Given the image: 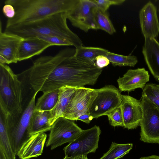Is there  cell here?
Listing matches in <instances>:
<instances>
[{
    "mask_svg": "<svg viewBox=\"0 0 159 159\" xmlns=\"http://www.w3.org/2000/svg\"><path fill=\"white\" fill-rule=\"evenodd\" d=\"M102 69L75 56L68 57L52 71L40 90L43 93L65 86L75 87L93 85L102 72Z\"/></svg>",
    "mask_w": 159,
    "mask_h": 159,
    "instance_id": "1",
    "label": "cell"
},
{
    "mask_svg": "<svg viewBox=\"0 0 159 159\" xmlns=\"http://www.w3.org/2000/svg\"><path fill=\"white\" fill-rule=\"evenodd\" d=\"M66 13H58L34 22L6 27L4 32L24 39L42 36H58L69 41L77 48L83 46V43L68 27Z\"/></svg>",
    "mask_w": 159,
    "mask_h": 159,
    "instance_id": "2",
    "label": "cell"
},
{
    "mask_svg": "<svg viewBox=\"0 0 159 159\" xmlns=\"http://www.w3.org/2000/svg\"><path fill=\"white\" fill-rule=\"evenodd\" d=\"M75 0H7L5 5L12 6L16 14L8 19L6 27L36 21L54 14L67 12Z\"/></svg>",
    "mask_w": 159,
    "mask_h": 159,
    "instance_id": "3",
    "label": "cell"
},
{
    "mask_svg": "<svg viewBox=\"0 0 159 159\" xmlns=\"http://www.w3.org/2000/svg\"><path fill=\"white\" fill-rule=\"evenodd\" d=\"M0 109L6 116L7 125L16 123L21 115V82L7 65L0 64Z\"/></svg>",
    "mask_w": 159,
    "mask_h": 159,
    "instance_id": "4",
    "label": "cell"
},
{
    "mask_svg": "<svg viewBox=\"0 0 159 159\" xmlns=\"http://www.w3.org/2000/svg\"><path fill=\"white\" fill-rule=\"evenodd\" d=\"M75 48H67L60 51L54 56L41 57L34 62L28 69L20 73L33 95L38 93L52 71L66 58L74 55Z\"/></svg>",
    "mask_w": 159,
    "mask_h": 159,
    "instance_id": "5",
    "label": "cell"
},
{
    "mask_svg": "<svg viewBox=\"0 0 159 159\" xmlns=\"http://www.w3.org/2000/svg\"><path fill=\"white\" fill-rule=\"evenodd\" d=\"M141 102L140 139L145 143H159V109L144 96H142Z\"/></svg>",
    "mask_w": 159,
    "mask_h": 159,
    "instance_id": "6",
    "label": "cell"
},
{
    "mask_svg": "<svg viewBox=\"0 0 159 159\" xmlns=\"http://www.w3.org/2000/svg\"><path fill=\"white\" fill-rule=\"evenodd\" d=\"M101 133L99 127L96 125L83 130L75 139L64 148L65 156L74 157L95 152L98 148Z\"/></svg>",
    "mask_w": 159,
    "mask_h": 159,
    "instance_id": "7",
    "label": "cell"
},
{
    "mask_svg": "<svg viewBox=\"0 0 159 159\" xmlns=\"http://www.w3.org/2000/svg\"><path fill=\"white\" fill-rule=\"evenodd\" d=\"M97 90L98 95L89 111L93 119L107 116L120 106L121 101L120 91L113 85H105Z\"/></svg>",
    "mask_w": 159,
    "mask_h": 159,
    "instance_id": "8",
    "label": "cell"
},
{
    "mask_svg": "<svg viewBox=\"0 0 159 159\" xmlns=\"http://www.w3.org/2000/svg\"><path fill=\"white\" fill-rule=\"evenodd\" d=\"M83 130L75 123L74 120L63 117L57 119L52 125L48 140L47 147L50 146L53 150L66 143L73 141Z\"/></svg>",
    "mask_w": 159,
    "mask_h": 159,
    "instance_id": "9",
    "label": "cell"
},
{
    "mask_svg": "<svg viewBox=\"0 0 159 159\" xmlns=\"http://www.w3.org/2000/svg\"><path fill=\"white\" fill-rule=\"evenodd\" d=\"M97 7L91 0H75L66 13L67 19L73 26L85 32L90 29L97 30L94 16Z\"/></svg>",
    "mask_w": 159,
    "mask_h": 159,
    "instance_id": "10",
    "label": "cell"
},
{
    "mask_svg": "<svg viewBox=\"0 0 159 159\" xmlns=\"http://www.w3.org/2000/svg\"><path fill=\"white\" fill-rule=\"evenodd\" d=\"M36 93L23 111L17 122L7 127L8 134L12 150L16 155L22 144L31 136L29 130L30 120L35 105Z\"/></svg>",
    "mask_w": 159,
    "mask_h": 159,
    "instance_id": "11",
    "label": "cell"
},
{
    "mask_svg": "<svg viewBox=\"0 0 159 159\" xmlns=\"http://www.w3.org/2000/svg\"><path fill=\"white\" fill-rule=\"evenodd\" d=\"M97 95V89L84 87L77 88L63 117L74 121L83 114L89 113Z\"/></svg>",
    "mask_w": 159,
    "mask_h": 159,
    "instance_id": "12",
    "label": "cell"
},
{
    "mask_svg": "<svg viewBox=\"0 0 159 159\" xmlns=\"http://www.w3.org/2000/svg\"><path fill=\"white\" fill-rule=\"evenodd\" d=\"M124 127L133 129L140 125L142 116L141 102L128 95H122L120 105Z\"/></svg>",
    "mask_w": 159,
    "mask_h": 159,
    "instance_id": "13",
    "label": "cell"
},
{
    "mask_svg": "<svg viewBox=\"0 0 159 159\" xmlns=\"http://www.w3.org/2000/svg\"><path fill=\"white\" fill-rule=\"evenodd\" d=\"M140 24L144 38H155L159 33V20L157 9L153 3H146L139 12Z\"/></svg>",
    "mask_w": 159,
    "mask_h": 159,
    "instance_id": "14",
    "label": "cell"
},
{
    "mask_svg": "<svg viewBox=\"0 0 159 159\" xmlns=\"http://www.w3.org/2000/svg\"><path fill=\"white\" fill-rule=\"evenodd\" d=\"M149 77L148 71L144 68L128 70L117 80L119 90L120 92H129L138 88L143 89Z\"/></svg>",
    "mask_w": 159,
    "mask_h": 159,
    "instance_id": "15",
    "label": "cell"
},
{
    "mask_svg": "<svg viewBox=\"0 0 159 159\" xmlns=\"http://www.w3.org/2000/svg\"><path fill=\"white\" fill-rule=\"evenodd\" d=\"M0 29V56L7 61L8 64L16 63L18 61V52L23 39L12 34L2 31Z\"/></svg>",
    "mask_w": 159,
    "mask_h": 159,
    "instance_id": "16",
    "label": "cell"
},
{
    "mask_svg": "<svg viewBox=\"0 0 159 159\" xmlns=\"http://www.w3.org/2000/svg\"><path fill=\"white\" fill-rule=\"evenodd\" d=\"M142 52L151 73L159 82V42L155 38H144Z\"/></svg>",
    "mask_w": 159,
    "mask_h": 159,
    "instance_id": "17",
    "label": "cell"
},
{
    "mask_svg": "<svg viewBox=\"0 0 159 159\" xmlns=\"http://www.w3.org/2000/svg\"><path fill=\"white\" fill-rule=\"evenodd\" d=\"M47 137L45 132L31 135L22 144L16 155L21 159H29L41 155Z\"/></svg>",
    "mask_w": 159,
    "mask_h": 159,
    "instance_id": "18",
    "label": "cell"
},
{
    "mask_svg": "<svg viewBox=\"0 0 159 159\" xmlns=\"http://www.w3.org/2000/svg\"><path fill=\"white\" fill-rule=\"evenodd\" d=\"M51 46V43L38 37L23 39L19 48L18 61L38 55Z\"/></svg>",
    "mask_w": 159,
    "mask_h": 159,
    "instance_id": "19",
    "label": "cell"
},
{
    "mask_svg": "<svg viewBox=\"0 0 159 159\" xmlns=\"http://www.w3.org/2000/svg\"><path fill=\"white\" fill-rule=\"evenodd\" d=\"M76 89V87L65 86L58 89V98L57 102L54 108L50 111L51 118L50 123L52 125L57 119L63 117Z\"/></svg>",
    "mask_w": 159,
    "mask_h": 159,
    "instance_id": "20",
    "label": "cell"
},
{
    "mask_svg": "<svg viewBox=\"0 0 159 159\" xmlns=\"http://www.w3.org/2000/svg\"><path fill=\"white\" fill-rule=\"evenodd\" d=\"M51 111H41L34 109L31 117L29 133L30 136L50 130Z\"/></svg>",
    "mask_w": 159,
    "mask_h": 159,
    "instance_id": "21",
    "label": "cell"
},
{
    "mask_svg": "<svg viewBox=\"0 0 159 159\" xmlns=\"http://www.w3.org/2000/svg\"><path fill=\"white\" fill-rule=\"evenodd\" d=\"M0 149L7 159H16V155L13 151L8 134L6 116L0 109Z\"/></svg>",
    "mask_w": 159,
    "mask_h": 159,
    "instance_id": "22",
    "label": "cell"
},
{
    "mask_svg": "<svg viewBox=\"0 0 159 159\" xmlns=\"http://www.w3.org/2000/svg\"><path fill=\"white\" fill-rule=\"evenodd\" d=\"M109 51L101 48L82 46L75 48V55L96 64L95 61L96 57L101 55L105 56Z\"/></svg>",
    "mask_w": 159,
    "mask_h": 159,
    "instance_id": "23",
    "label": "cell"
},
{
    "mask_svg": "<svg viewBox=\"0 0 159 159\" xmlns=\"http://www.w3.org/2000/svg\"><path fill=\"white\" fill-rule=\"evenodd\" d=\"M58 93V89L43 93L38 99L34 109L41 111L52 110L57 104Z\"/></svg>",
    "mask_w": 159,
    "mask_h": 159,
    "instance_id": "24",
    "label": "cell"
},
{
    "mask_svg": "<svg viewBox=\"0 0 159 159\" xmlns=\"http://www.w3.org/2000/svg\"><path fill=\"white\" fill-rule=\"evenodd\" d=\"M94 16L97 30H104L110 35L116 32L107 11H103L97 7L94 11Z\"/></svg>",
    "mask_w": 159,
    "mask_h": 159,
    "instance_id": "25",
    "label": "cell"
},
{
    "mask_svg": "<svg viewBox=\"0 0 159 159\" xmlns=\"http://www.w3.org/2000/svg\"><path fill=\"white\" fill-rule=\"evenodd\" d=\"M131 143L119 144L112 142L109 150L99 159H118L124 157L132 149Z\"/></svg>",
    "mask_w": 159,
    "mask_h": 159,
    "instance_id": "26",
    "label": "cell"
},
{
    "mask_svg": "<svg viewBox=\"0 0 159 159\" xmlns=\"http://www.w3.org/2000/svg\"><path fill=\"white\" fill-rule=\"evenodd\" d=\"M105 56L114 66L134 67L138 62L137 57L134 55L124 56L109 51Z\"/></svg>",
    "mask_w": 159,
    "mask_h": 159,
    "instance_id": "27",
    "label": "cell"
},
{
    "mask_svg": "<svg viewBox=\"0 0 159 159\" xmlns=\"http://www.w3.org/2000/svg\"><path fill=\"white\" fill-rule=\"evenodd\" d=\"M142 96L146 97L159 109V84H147L143 89Z\"/></svg>",
    "mask_w": 159,
    "mask_h": 159,
    "instance_id": "28",
    "label": "cell"
},
{
    "mask_svg": "<svg viewBox=\"0 0 159 159\" xmlns=\"http://www.w3.org/2000/svg\"><path fill=\"white\" fill-rule=\"evenodd\" d=\"M107 116L110 125L114 127H124V121L120 106L116 108Z\"/></svg>",
    "mask_w": 159,
    "mask_h": 159,
    "instance_id": "29",
    "label": "cell"
},
{
    "mask_svg": "<svg viewBox=\"0 0 159 159\" xmlns=\"http://www.w3.org/2000/svg\"><path fill=\"white\" fill-rule=\"evenodd\" d=\"M51 43L52 46H72L69 41L60 37L54 36H42L38 37Z\"/></svg>",
    "mask_w": 159,
    "mask_h": 159,
    "instance_id": "30",
    "label": "cell"
},
{
    "mask_svg": "<svg viewBox=\"0 0 159 159\" xmlns=\"http://www.w3.org/2000/svg\"><path fill=\"white\" fill-rule=\"evenodd\" d=\"M97 7L103 11H107L112 5H118L123 3L125 0H91Z\"/></svg>",
    "mask_w": 159,
    "mask_h": 159,
    "instance_id": "31",
    "label": "cell"
},
{
    "mask_svg": "<svg viewBox=\"0 0 159 159\" xmlns=\"http://www.w3.org/2000/svg\"><path fill=\"white\" fill-rule=\"evenodd\" d=\"M95 63L98 67L102 69L107 66L110 64V61L105 56L101 55L96 57Z\"/></svg>",
    "mask_w": 159,
    "mask_h": 159,
    "instance_id": "32",
    "label": "cell"
},
{
    "mask_svg": "<svg viewBox=\"0 0 159 159\" xmlns=\"http://www.w3.org/2000/svg\"><path fill=\"white\" fill-rule=\"evenodd\" d=\"M2 12L4 15L8 19H11L14 17L16 12L14 7L9 4H6L3 7Z\"/></svg>",
    "mask_w": 159,
    "mask_h": 159,
    "instance_id": "33",
    "label": "cell"
},
{
    "mask_svg": "<svg viewBox=\"0 0 159 159\" xmlns=\"http://www.w3.org/2000/svg\"><path fill=\"white\" fill-rule=\"evenodd\" d=\"M93 119V116L89 113H87L80 116L77 118V120H80L86 124H89Z\"/></svg>",
    "mask_w": 159,
    "mask_h": 159,
    "instance_id": "34",
    "label": "cell"
},
{
    "mask_svg": "<svg viewBox=\"0 0 159 159\" xmlns=\"http://www.w3.org/2000/svg\"><path fill=\"white\" fill-rule=\"evenodd\" d=\"M139 159H159V156L156 155H152L147 157H142Z\"/></svg>",
    "mask_w": 159,
    "mask_h": 159,
    "instance_id": "35",
    "label": "cell"
},
{
    "mask_svg": "<svg viewBox=\"0 0 159 159\" xmlns=\"http://www.w3.org/2000/svg\"><path fill=\"white\" fill-rule=\"evenodd\" d=\"M74 159H88L87 156H79L74 157Z\"/></svg>",
    "mask_w": 159,
    "mask_h": 159,
    "instance_id": "36",
    "label": "cell"
},
{
    "mask_svg": "<svg viewBox=\"0 0 159 159\" xmlns=\"http://www.w3.org/2000/svg\"><path fill=\"white\" fill-rule=\"evenodd\" d=\"M0 159H7L2 150L0 149Z\"/></svg>",
    "mask_w": 159,
    "mask_h": 159,
    "instance_id": "37",
    "label": "cell"
},
{
    "mask_svg": "<svg viewBox=\"0 0 159 159\" xmlns=\"http://www.w3.org/2000/svg\"><path fill=\"white\" fill-rule=\"evenodd\" d=\"M74 157H68L67 156H65V157L63 159H74Z\"/></svg>",
    "mask_w": 159,
    "mask_h": 159,
    "instance_id": "38",
    "label": "cell"
},
{
    "mask_svg": "<svg viewBox=\"0 0 159 159\" xmlns=\"http://www.w3.org/2000/svg\"><path fill=\"white\" fill-rule=\"evenodd\" d=\"M158 11H159V10H158Z\"/></svg>",
    "mask_w": 159,
    "mask_h": 159,
    "instance_id": "39",
    "label": "cell"
}]
</instances>
